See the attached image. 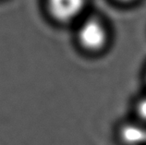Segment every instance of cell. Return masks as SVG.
<instances>
[{
  "instance_id": "obj_3",
  "label": "cell",
  "mask_w": 146,
  "mask_h": 145,
  "mask_svg": "<svg viewBox=\"0 0 146 145\" xmlns=\"http://www.w3.org/2000/svg\"><path fill=\"white\" fill-rule=\"evenodd\" d=\"M120 137L128 145L146 144V128L139 124H127L121 128Z\"/></svg>"
},
{
  "instance_id": "obj_5",
  "label": "cell",
  "mask_w": 146,
  "mask_h": 145,
  "mask_svg": "<svg viewBox=\"0 0 146 145\" xmlns=\"http://www.w3.org/2000/svg\"><path fill=\"white\" fill-rule=\"evenodd\" d=\"M118 1H122V2H129V1H131V0H118Z\"/></svg>"
},
{
  "instance_id": "obj_4",
  "label": "cell",
  "mask_w": 146,
  "mask_h": 145,
  "mask_svg": "<svg viewBox=\"0 0 146 145\" xmlns=\"http://www.w3.org/2000/svg\"><path fill=\"white\" fill-rule=\"evenodd\" d=\"M137 113L141 118L146 121V97L141 99L137 105Z\"/></svg>"
},
{
  "instance_id": "obj_2",
  "label": "cell",
  "mask_w": 146,
  "mask_h": 145,
  "mask_svg": "<svg viewBox=\"0 0 146 145\" xmlns=\"http://www.w3.org/2000/svg\"><path fill=\"white\" fill-rule=\"evenodd\" d=\"M85 3L86 0H47L50 13L60 22H70L78 18Z\"/></svg>"
},
{
  "instance_id": "obj_1",
  "label": "cell",
  "mask_w": 146,
  "mask_h": 145,
  "mask_svg": "<svg viewBox=\"0 0 146 145\" xmlns=\"http://www.w3.org/2000/svg\"><path fill=\"white\" fill-rule=\"evenodd\" d=\"M80 44L90 51H96L106 44V30L98 20L89 19L80 25L78 32Z\"/></svg>"
}]
</instances>
